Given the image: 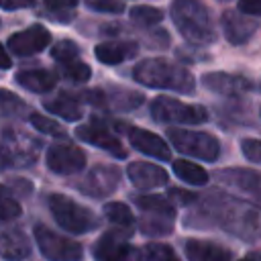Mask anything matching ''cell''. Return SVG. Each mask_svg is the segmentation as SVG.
<instances>
[{
    "instance_id": "1",
    "label": "cell",
    "mask_w": 261,
    "mask_h": 261,
    "mask_svg": "<svg viewBox=\"0 0 261 261\" xmlns=\"http://www.w3.org/2000/svg\"><path fill=\"white\" fill-rule=\"evenodd\" d=\"M133 75L139 84L155 90H173L179 94H190L196 88L194 75L186 67L171 63L167 59H157V57L137 63L133 69Z\"/></svg>"
},
{
    "instance_id": "2",
    "label": "cell",
    "mask_w": 261,
    "mask_h": 261,
    "mask_svg": "<svg viewBox=\"0 0 261 261\" xmlns=\"http://www.w3.org/2000/svg\"><path fill=\"white\" fill-rule=\"evenodd\" d=\"M171 18L181 37L194 45H208L216 39L210 12L200 0H173Z\"/></svg>"
},
{
    "instance_id": "3",
    "label": "cell",
    "mask_w": 261,
    "mask_h": 261,
    "mask_svg": "<svg viewBox=\"0 0 261 261\" xmlns=\"http://www.w3.org/2000/svg\"><path fill=\"white\" fill-rule=\"evenodd\" d=\"M49 210L55 218V222L73 234H82V232H90L96 228L98 218L94 216L92 210L75 204L71 198H65L61 194H53L49 196Z\"/></svg>"
},
{
    "instance_id": "4",
    "label": "cell",
    "mask_w": 261,
    "mask_h": 261,
    "mask_svg": "<svg viewBox=\"0 0 261 261\" xmlns=\"http://www.w3.org/2000/svg\"><path fill=\"white\" fill-rule=\"evenodd\" d=\"M151 114L157 122H175V124H200L208 120V112L204 106L186 104L167 96H159L151 102Z\"/></svg>"
},
{
    "instance_id": "5",
    "label": "cell",
    "mask_w": 261,
    "mask_h": 261,
    "mask_svg": "<svg viewBox=\"0 0 261 261\" xmlns=\"http://www.w3.org/2000/svg\"><path fill=\"white\" fill-rule=\"evenodd\" d=\"M167 137L171 145L186 155H192L196 159L204 161H216L220 153V143L216 137L208 133H198V130H184V128H169Z\"/></svg>"
},
{
    "instance_id": "6",
    "label": "cell",
    "mask_w": 261,
    "mask_h": 261,
    "mask_svg": "<svg viewBox=\"0 0 261 261\" xmlns=\"http://www.w3.org/2000/svg\"><path fill=\"white\" fill-rule=\"evenodd\" d=\"M35 241H37L43 257L49 261H80L84 255V249L80 243L65 239V237L49 230L43 224H39L35 228Z\"/></svg>"
},
{
    "instance_id": "7",
    "label": "cell",
    "mask_w": 261,
    "mask_h": 261,
    "mask_svg": "<svg viewBox=\"0 0 261 261\" xmlns=\"http://www.w3.org/2000/svg\"><path fill=\"white\" fill-rule=\"evenodd\" d=\"M39 143L20 135L8 130L0 143V167H12V165H29L37 157Z\"/></svg>"
},
{
    "instance_id": "8",
    "label": "cell",
    "mask_w": 261,
    "mask_h": 261,
    "mask_svg": "<svg viewBox=\"0 0 261 261\" xmlns=\"http://www.w3.org/2000/svg\"><path fill=\"white\" fill-rule=\"evenodd\" d=\"M96 261H143L141 253L120 234L104 232L94 247Z\"/></svg>"
},
{
    "instance_id": "9",
    "label": "cell",
    "mask_w": 261,
    "mask_h": 261,
    "mask_svg": "<svg viewBox=\"0 0 261 261\" xmlns=\"http://www.w3.org/2000/svg\"><path fill=\"white\" fill-rule=\"evenodd\" d=\"M86 165V155L80 147L63 143V145H53L47 151V167L55 173L67 175V173H77Z\"/></svg>"
},
{
    "instance_id": "10",
    "label": "cell",
    "mask_w": 261,
    "mask_h": 261,
    "mask_svg": "<svg viewBox=\"0 0 261 261\" xmlns=\"http://www.w3.org/2000/svg\"><path fill=\"white\" fill-rule=\"evenodd\" d=\"M51 41V33L43 27V24H33L16 35H12L8 39V47L14 55H20V57H29L33 53H39L43 51Z\"/></svg>"
},
{
    "instance_id": "11",
    "label": "cell",
    "mask_w": 261,
    "mask_h": 261,
    "mask_svg": "<svg viewBox=\"0 0 261 261\" xmlns=\"http://www.w3.org/2000/svg\"><path fill=\"white\" fill-rule=\"evenodd\" d=\"M77 139H82L84 143H90L94 147H100L104 151H108L110 155L118 157V159H124L126 157V149L122 147V143L102 124L98 122H90V124H82L77 130H75Z\"/></svg>"
},
{
    "instance_id": "12",
    "label": "cell",
    "mask_w": 261,
    "mask_h": 261,
    "mask_svg": "<svg viewBox=\"0 0 261 261\" xmlns=\"http://www.w3.org/2000/svg\"><path fill=\"white\" fill-rule=\"evenodd\" d=\"M222 22V31L228 43L232 45H243L247 43L253 33L257 31V20H253V16H247L239 10H226L220 18Z\"/></svg>"
},
{
    "instance_id": "13",
    "label": "cell",
    "mask_w": 261,
    "mask_h": 261,
    "mask_svg": "<svg viewBox=\"0 0 261 261\" xmlns=\"http://www.w3.org/2000/svg\"><path fill=\"white\" fill-rule=\"evenodd\" d=\"M118 169L116 167H110V165H98L94 167L84 184H82V192H86L88 196H94V198H100V196H108L116 186H118Z\"/></svg>"
},
{
    "instance_id": "14",
    "label": "cell",
    "mask_w": 261,
    "mask_h": 261,
    "mask_svg": "<svg viewBox=\"0 0 261 261\" xmlns=\"http://www.w3.org/2000/svg\"><path fill=\"white\" fill-rule=\"evenodd\" d=\"M202 84L222 96H241L245 92H249L253 88V84L243 77V75H232V73H224V71H212L202 75Z\"/></svg>"
},
{
    "instance_id": "15",
    "label": "cell",
    "mask_w": 261,
    "mask_h": 261,
    "mask_svg": "<svg viewBox=\"0 0 261 261\" xmlns=\"http://www.w3.org/2000/svg\"><path fill=\"white\" fill-rule=\"evenodd\" d=\"M126 135H128L130 145H133L137 151H141V153H145V155H151V157H155V159H163V161H167V159L171 157L167 143H165L161 137H157L155 133H149V130L130 126V128L126 130Z\"/></svg>"
},
{
    "instance_id": "16",
    "label": "cell",
    "mask_w": 261,
    "mask_h": 261,
    "mask_svg": "<svg viewBox=\"0 0 261 261\" xmlns=\"http://www.w3.org/2000/svg\"><path fill=\"white\" fill-rule=\"evenodd\" d=\"M130 181L141 188V190H151L157 186H163L167 181V173L163 167L155 165V163H147V161H135L128 165L126 169Z\"/></svg>"
},
{
    "instance_id": "17",
    "label": "cell",
    "mask_w": 261,
    "mask_h": 261,
    "mask_svg": "<svg viewBox=\"0 0 261 261\" xmlns=\"http://www.w3.org/2000/svg\"><path fill=\"white\" fill-rule=\"evenodd\" d=\"M31 253V241L22 230L0 232V257L6 261H22Z\"/></svg>"
},
{
    "instance_id": "18",
    "label": "cell",
    "mask_w": 261,
    "mask_h": 261,
    "mask_svg": "<svg viewBox=\"0 0 261 261\" xmlns=\"http://www.w3.org/2000/svg\"><path fill=\"white\" fill-rule=\"evenodd\" d=\"M218 177L224 184L239 188V190L261 200V173L251 171V169H224L218 173Z\"/></svg>"
},
{
    "instance_id": "19",
    "label": "cell",
    "mask_w": 261,
    "mask_h": 261,
    "mask_svg": "<svg viewBox=\"0 0 261 261\" xmlns=\"http://www.w3.org/2000/svg\"><path fill=\"white\" fill-rule=\"evenodd\" d=\"M186 255L190 261H230V251L210 243V241H198L192 239L186 243Z\"/></svg>"
},
{
    "instance_id": "20",
    "label": "cell",
    "mask_w": 261,
    "mask_h": 261,
    "mask_svg": "<svg viewBox=\"0 0 261 261\" xmlns=\"http://www.w3.org/2000/svg\"><path fill=\"white\" fill-rule=\"evenodd\" d=\"M137 53V45L135 43H126V41H110V43H100L94 49V55L98 61L106 63V65H116L122 63L124 59L133 57Z\"/></svg>"
},
{
    "instance_id": "21",
    "label": "cell",
    "mask_w": 261,
    "mask_h": 261,
    "mask_svg": "<svg viewBox=\"0 0 261 261\" xmlns=\"http://www.w3.org/2000/svg\"><path fill=\"white\" fill-rule=\"evenodd\" d=\"M16 82L31 92L43 94L55 86V73H51L47 69H24L16 75Z\"/></svg>"
},
{
    "instance_id": "22",
    "label": "cell",
    "mask_w": 261,
    "mask_h": 261,
    "mask_svg": "<svg viewBox=\"0 0 261 261\" xmlns=\"http://www.w3.org/2000/svg\"><path fill=\"white\" fill-rule=\"evenodd\" d=\"M45 108L51 114H57V116H61L65 120H77V118H82V106L69 94H59L53 100H45Z\"/></svg>"
},
{
    "instance_id": "23",
    "label": "cell",
    "mask_w": 261,
    "mask_h": 261,
    "mask_svg": "<svg viewBox=\"0 0 261 261\" xmlns=\"http://www.w3.org/2000/svg\"><path fill=\"white\" fill-rule=\"evenodd\" d=\"M173 173L186 181V184H192V186H204L208 181V173L198 165V163H192L188 159H177L173 161Z\"/></svg>"
},
{
    "instance_id": "24",
    "label": "cell",
    "mask_w": 261,
    "mask_h": 261,
    "mask_svg": "<svg viewBox=\"0 0 261 261\" xmlns=\"http://www.w3.org/2000/svg\"><path fill=\"white\" fill-rule=\"evenodd\" d=\"M135 202H137V206L141 210H145L149 214H159V216H165V218H173L175 216V208L163 196H139Z\"/></svg>"
},
{
    "instance_id": "25",
    "label": "cell",
    "mask_w": 261,
    "mask_h": 261,
    "mask_svg": "<svg viewBox=\"0 0 261 261\" xmlns=\"http://www.w3.org/2000/svg\"><path fill=\"white\" fill-rule=\"evenodd\" d=\"M139 228H141L145 234H151V237L169 234V232L173 230V218H165V216H159V214L145 216V218H141Z\"/></svg>"
},
{
    "instance_id": "26",
    "label": "cell",
    "mask_w": 261,
    "mask_h": 261,
    "mask_svg": "<svg viewBox=\"0 0 261 261\" xmlns=\"http://www.w3.org/2000/svg\"><path fill=\"white\" fill-rule=\"evenodd\" d=\"M104 214L110 222L118 224V226H124V228H130L133 222H135V216L130 212V208L122 202H110L104 206Z\"/></svg>"
},
{
    "instance_id": "27",
    "label": "cell",
    "mask_w": 261,
    "mask_h": 261,
    "mask_svg": "<svg viewBox=\"0 0 261 261\" xmlns=\"http://www.w3.org/2000/svg\"><path fill=\"white\" fill-rule=\"evenodd\" d=\"M59 73H61L65 80L73 82V84L88 82V80H90V75H92L90 67H88L84 61H77V59L67 61V63H61V65H59Z\"/></svg>"
},
{
    "instance_id": "28",
    "label": "cell",
    "mask_w": 261,
    "mask_h": 261,
    "mask_svg": "<svg viewBox=\"0 0 261 261\" xmlns=\"http://www.w3.org/2000/svg\"><path fill=\"white\" fill-rule=\"evenodd\" d=\"M130 20L139 27H153L163 20V12L153 6H135L130 10Z\"/></svg>"
},
{
    "instance_id": "29",
    "label": "cell",
    "mask_w": 261,
    "mask_h": 261,
    "mask_svg": "<svg viewBox=\"0 0 261 261\" xmlns=\"http://www.w3.org/2000/svg\"><path fill=\"white\" fill-rule=\"evenodd\" d=\"M27 110V104L10 90L0 88V116H16Z\"/></svg>"
},
{
    "instance_id": "30",
    "label": "cell",
    "mask_w": 261,
    "mask_h": 261,
    "mask_svg": "<svg viewBox=\"0 0 261 261\" xmlns=\"http://www.w3.org/2000/svg\"><path fill=\"white\" fill-rule=\"evenodd\" d=\"M143 259L145 261H179L173 253L171 247L167 245H161V243H151L145 247V253H143Z\"/></svg>"
},
{
    "instance_id": "31",
    "label": "cell",
    "mask_w": 261,
    "mask_h": 261,
    "mask_svg": "<svg viewBox=\"0 0 261 261\" xmlns=\"http://www.w3.org/2000/svg\"><path fill=\"white\" fill-rule=\"evenodd\" d=\"M29 122H31V124H33L37 130H41V133H47V135H53V137H63V128H61V126H59L55 120L47 118L45 114L31 112Z\"/></svg>"
},
{
    "instance_id": "32",
    "label": "cell",
    "mask_w": 261,
    "mask_h": 261,
    "mask_svg": "<svg viewBox=\"0 0 261 261\" xmlns=\"http://www.w3.org/2000/svg\"><path fill=\"white\" fill-rule=\"evenodd\" d=\"M77 53H80V49H77V45L73 41H59L51 49L53 59L59 61V63H67V61L77 59Z\"/></svg>"
},
{
    "instance_id": "33",
    "label": "cell",
    "mask_w": 261,
    "mask_h": 261,
    "mask_svg": "<svg viewBox=\"0 0 261 261\" xmlns=\"http://www.w3.org/2000/svg\"><path fill=\"white\" fill-rule=\"evenodd\" d=\"M241 151L251 163L261 165V141L259 139H243L241 141Z\"/></svg>"
},
{
    "instance_id": "34",
    "label": "cell",
    "mask_w": 261,
    "mask_h": 261,
    "mask_svg": "<svg viewBox=\"0 0 261 261\" xmlns=\"http://www.w3.org/2000/svg\"><path fill=\"white\" fill-rule=\"evenodd\" d=\"M16 216H20V204L16 200H10V198L0 200V224L10 222Z\"/></svg>"
},
{
    "instance_id": "35",
    "label": "cell",
    "mask_w": 261,
    "mask_h": 261,
    "mask_svg": "<svg viewBox=\"0 0 261 261\" xmlns=\"http://www.w3.org/2000/svg\"><path fill=\"white\" fill-rule=\"evenodd\" d=\"M86 4L92 10H100V12H120L124 8L120 0H86Z\"/></svg>"
},
{
    "instance_id": "36",
    "label": "cell",
    "mask_w": 261,
    "mask_h": 261,
    "mask_svg": "<svg viewBox=\"0 0 261 261\" xmlns=\"http://www.w3.org/2000/svg\"><path fill=\"white\" fill-rule=\"evenodd\" d=\"M239 12L247 16H261V0H239Z\"/></svg>"
},
{
    "instance_id": "37",
    "label": "cell",
    "mask_w": 261,
    "mask_h": 261,
    "mask_svg": "<svg viewBox=\"0 0 261 261\" xmlns=\"http://www.w3.org/2000/svg\"><path fill=\"white\" fill-rule=\"evenodd\" d=\"M47 8L49 10H55V12H65L69 8H73L77 4V0H45Z\"/></svg>"
},
{
    "instance_id": "38",
    "label": "cell",
    "mask_w": 261,
    "mask_h": 261,
    "mask_svg": "<svg viewBox=\"0 0 261 261\" xmlns=\"http://www.w3.org/2000/svg\"><path fill=\"white\" fill-rule=\"evenodd\" d=\"M35 0H0L2 10H18V8H29L33 6Z\"/></svg>"
},
{
    "instance_id": "39",
    "label": "cell",
    "mask_w": 261,
    "mask_h": 261,
    "mask_svg": "<svg viewBox=\"0 0 261 261\" xmlns=\"http://www.w3.org/2000/svg\"><path fill=\"white\" fill-rule=\"evenodd\" d=\"M169 196H171V198H175V200H179L181 204H188V202L196 200V196H194V194L184 192V190H175V188H171V190H169Z\"/></svg>"
},
{
    "instance_id": "40",
    "label": "cell",
    "mask_w": 261,
    "mask_h": 261,
    "mask_svg": "<svg viewBox=\"0 0 261 261\" xmlns=\"http://www.w3.org/2000/svg\"><path fill=\"white\" fill-rule=\"evenodd\" d=\"M12 65V61H10V57H8V53H6V49L0 45V67L2 69H8Z\"/></svg>"
},
{
    "instance_id": "41",
    "label": "cell",
    "mask_w": 261,
    "mask_h": 261,
    "mask_svg": "<svg viewBox=\"0 0 261 261\" xmlns=\"http://www.w3.org/2000/svg\"><path fill=\"white\" fill-rule=\"evenodd\" d=\"M241 261H253V259H241Z\"/></svg>"
},
{
    "instance_id": "42",
    "label": "cell",
    "mask_w": 261,
    "mask_h": 261,
    "mask_svg": "<svg viewBox=\"0 0 261 261\" xmlns=\"http://www.w3.org/2000/svg\"><path fill=\"white\" fill-rule=\"evenodd\" d=\"M218 2H228V0H218Z\"/></svg>"
},
{
    "instance_id": "43",
    "label": "cell",
    "mask_w": 261,
    "mask_h": 261,
    "mask_svg": "<svg viewBox=\"0 0 261 261\" xmlns=\"http://www.w3.org/2000/svg\"><path fill=\"white\" fill-rule=\"evenodd\" d=\"M0 194H2V188H0Z\"/></svg>"
}]
</instances>
